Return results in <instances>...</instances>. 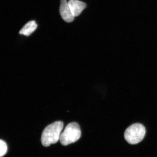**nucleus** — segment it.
I'll return each mask as SVG.
<instances>
[{"mask_svg": "<svg viewBox=\"0 0 157 157\" xmlns=\"http://www.w3.org/2000/svg\"><path fill=\"white\" fill-rule=\"evenodd\" d=\"M64 124L61 121H57L45 128L41 136L43 146L48 147L59 140Z\"/></svg>", "mask_w": 157, "mask_h": 157, "instance_id": "f257e3e1", "label": "nucleus"}, {"mask_svg": "<svg viewBox=\"0 0 157 157\" xmlns=\"http://www.w3.org/2000/svg\"><path fill=\"white\" fill-rule=\"evenodd\" d=\"M81 131L78 123L72 122L68 124L61 134L60 142L63 146H67L79 140Z\"/></svg>", "mask_w": 157, "mask_h": 157, "instance_id": "f03ea898", "label": "nucleus"}, {"mask_svg": "<svg viewBox=\"0 0 157 157\" xmlns=\"http://www.w3.org/2000/svg\"><path fill=\"white\" fill-rule=\"evenodd\" d=\"M146 133V128L144 125L140 123H135L125 131L124 138L129 144H135L142 141Z\"/></svg>", "mask_w": 157, "mask_h": 157, "instance_id": "7ed1b4c3", "label": "nucleus"}, {"mask_svg": "<svg viewBox=\"0 0 157 157\" xmlns=\"http://www.w3.org/2000/svg\"><path fill=\"white\" fill-rule=\"evenodd\" d=\"M59 11L64 21L68 23L73 21L75 17L66 0H61Z\"/></svg>", "mask_w": 157, "mask_h": 157, "instance_id": "20e7f679", "label": "nucleus"}, {"mask_svg": "<svg viewBox=\"0 0 157 157\" xmlns=\"http://www.w3.org/2000/svg\"><path fill=\"white\" fill-rule=\"evenodd\" d=\"M68 3L74 17L79 16L86 7L85 3L78 0H70Z\"/></svg>", "mask_w": 157, "mask_h": 157, "instance_id": "39448f33", "label": "nucleus"}, {"mask_svg": "<svg viewBox=\"0 0 157 157\" xmlns=\"http://www.w3.org/2000/svg\"><path fill=\"white\" fill-rule=\"evenodd\" d=\"M37 25L34 21H31L26 23L19 31V34L28 36L36 30Z\"/></svg>", "mask_w": 157, "mask_h": 157, "instance_id": "423d86ee", "label": "nucleus"}, {"mask_svg": "<svg viewBox=\"0 0 157 157\" xmlns=\"http://www.w3.org/2000/svg\"><path fill=\"white\" fill-rule=\"evenodd\" d=\"M0 156L2 157L5 155L7 151V146L6 143L3 140H0Z\"/></svg>", "mask_w": 157, "mask_h": 157, "instance_id": "0eeeda50", "label": "nucleus"}]
</instances>
